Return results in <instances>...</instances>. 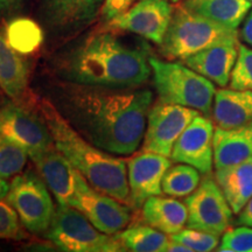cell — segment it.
Segmentation results:
<instances>
[{
  "label": "cell",
  "mask_w": 252,
  "mask_h": 252,
  "mask_svg": "<svg viewBox=\"0 0 252 252\" xmlns=\"http://www.w3.org/2000/svg\"><path fill=\"white\" fill-rule=\"evenodd\" d=\"M64 117L88 141L111 154L134 153L144 139L151 90H112L71 84L62 94Z\"/></svg>",
  "instance_id": "6da1fadb"
},
{
  "label": "cell",
  "mask_w": 252,
  "mask_h": 252,
  "mask_svg": "<svg viewBox=\"0 0 252 252\" xmlns=\"http://www.w3.org/2000/svg\"><path fill=\"white\" fill-rule=\"evenodd\" d=\"M58 72L70 84L125 90L146 83L152 69L146 47L132 46L103 32L71 50L60 63Z\"/></svg>",
  "instance_id": "7a4b0ae2"
},
{
  "label": "cell",
  "mask_w": 252,
  "mask_h": 252,
  "mask_svg": "<svg viewBox=\"0 0 252 252\" xmlns=\"http://www.w3.org/2000/svg\"><path fill=\"white\" fill-rule=\"evenodd\" d=\"M41 111L55 147L91 187L123 203L130 202L125 160L110 156L88 141L50 103L43 100Z\"/></svg>",
  "instance_id": "3957f363"
},
{
  "label": "cell",
  "mask_w": 252,
  "mask_h": 252,
  "mask_svg": "<svg viewBox=\"0 0 252 252\" xmlns=\"http://www.w3.org/2000/svg\"><path fill=\"white\" fill-rule=\"evenodd\" d=\"M153 83L159 100L197 110L212 117L216 89L214 82L179 62L150 58Z\"/></svg>",
  "instance_id": "277c9868"
},
{
  "label": "cell",
  "mask_w": 252,
  "mask_h": 252,
  "mask_svg": "<svg viewBox=\"0 0 252 252\" xmlns=\"http://www.w3.org/2000/svg\"><path fill=\"white\" fill-rule=\"evenodd\" d=\"M235 33H238L237 30L214 23L180 4L173 11L171 24L160 45V52L168 60L185 61L189 56Z\"/></svg>",
  "instance_id": "5b68a950"
},
{
  "label": "cell",
  "mask_w": 252,
  "mask_h": 252,
  "mask_svg": "<svg viewBox=\"0 0 252 252\" xmlns=\"http://www.w3.org/2000/svg\"><path fill=\"white\" fill-rule=\"evenodd\" d=\"M47 238L68 252L123 251L121 241L99 231L80 210L71 206H60L55 210Z\"/></svg>",
  "instance_id": "8992f818"
},
{
  "label": "cell",
  "mask_w": 252,
  "mask_h": 252,
  "mask_svg": "<svg viewBox=\"0 0 252 252\" xmlns=\"http://www.w3.org/2000/svg\"><path fill=\"white\" fill-rule=\"evenodd\" d=\"M6 198L28 231L37 235L48 231L55 214L54 203L46 182L35 172L15 176Z\"/></svg>",
  "instance_id": "52a82bcc"
},
{
  "label": "cell",
  "mask_w": 252,
  "mask_h": 252,
  "mask_svg": "<svg viewBox=\"0 0 252 252\" xmlns=\"http://www.w3.org/2000/svg\"><path fill=\"white\" fill-rule=\"evenodd\" d=\"M185 203L188 209L187 228L220 237L232 224L234 212L212 173L206 174Z\"/></svg>",
  "instance_id": "ba28073f"
},
{
  "label": "cell",
  "mask_w": 252,
  "mask_h": 252,
  "mask_svg": "<svg viewBox=\"0 0 252 252\" xmlns=\"http://www.w3.org/2000/svg\"><path fill=\"white\" fill-rule=\"evenodd\" d=\"M69 206L76 208L99 231L115 235L127 226L131 210L117 198L96 190L88 185L81 173H77L76 189Z\"/></svg>",
  "instance_id": "9c48e42d"
},
{
  "label": "cell",
  "mask_w": 252,
  "mask_h": 252,
  "mask_svg": "<svg viewBox=\"0 0 252 252\" xmlns=\"http://www.w3.org/2000/svg\"><path fill=\"white\" fill-rule=\"evenodd\" d=\"M200 113L197 110L159 100L147 116L143 152L171 157L175 141Z\"/></svg>",
  "instance_id": "30bf717a"
},
{
  "label": "cell",
  "mask_w": 252,
  "mask_h": 252,
  "mask_svg": "<svg viewBox=\"0 0 252 252\" xmlns=\"http://www.w3.org/2000/svg\"><path fill=\"white\" fill-rule=\"evenodd\" d=\"M0 135L23 146L30 156L54 146L45 118L14 102L0 105Z\"/></svg>",
  "instance_id": "8fae6325"
},
{
  "label": "cell",
  "mask_w": 252,
  "mask_h": 252,
  "mask_svg": "<svg viewBox=\"0 0 252 252\" xmlns=\"http://www.w3.org/2000/svg\"><path fill=\"white\" fill-rule=\"evenodd\" d=\"M173 11L168 0H139L109 21L108 26L111 30L137 34L160 46L171 24Z\"/></svg>",
  "instance_id": "7c38bea8"
},
{
  "label": "cell",
  "mask_w": 252,
  "mask_h": 252,
  "mask_svg": "<svg viewBox=\"0 0 252 252\" xmlns=\"http://www.w3.org/2000/svg\"><path fill=\"white\" fill-rule=\"evenodd\" d=\"M214 132L213 122L200 113L175 141L172 161L193 166L203 175L210 174L214 167Z\"/></svg>",
  "instance_id": "4fadbf2b"
},
{
  "label": "cell",
  "mask_w": 252,
  "mask_h": 252,
  "mask_svg": "<svg viewBox=\"0 0 252 252\" xmlns=\"http://www.w3.org/2000/svg\"><path fill=\"white\" fill-rule=\"evenodd\" d=\"M172 160L161 154L141 152L127 162V179L132 208L139 209L147 198L162 193V179Z\"/></svg>",
  "instance_id": "5bb4252c"
},
{
  "label": "cell",
  "mask_w": 252,
  "mask_h": 252,
  "mask_svg": "<svg viewBox=\"0 0 252 252\" xmlns=\"http://www.w3.org/2000/svg\"><path fill=\"white\" fill-rule=\"evenodd\" d=\"M238 33L185 60V64L220 88L229 84L238 56Z\"/></svg>",
  "instance_id": "9a60e30c"
},
{
  "label": "cell",
  "mask_w": 252,
  "mask_h": 252,
  "mask_svg": "<svg viewBox=\"0 0 252 252\" xmlns=\"http://www.w3.org/2000/svg\"><path fill=\"white\" fill-rule=\"evenodd\" d=\"M60 206H69L76 189L77 171L55 145L30 156Z\"/></svg>",
  "instance_id": "2e32d148"
},
{
  "label": "cell",
  "mask_w": 252,
  "mask_h": 252,
  "mask_svg": "<svg viewBox=\"0 0 252 252\" xmlns=\"http://www.w3.org/2000/svg\"><path fill=\"white\" fill-rule=\"evenodd\" d=\"M104 0H40L42 18L49 27L74 32L91 23L100 12Z\"/></svg>",
  "instance_id": "e0dca14e"
},
{
  "label": "cell",
  "mask_w": 252,
  "mask_h": 252,
  "mask_svg": "<svg viewBox=\"0 0 252 252\" xmlns=\"http://www.w3.org/2000/svg\"><path fill=\"white\" fill-rule=\"evenodd\" d=\"M214 166L226 168L252 158V124L236 128L216 127L214 132Z\"/></svg>",
  "instance_id": "ac0fdd59"
},
{
  "label": "cell",
  "mask_w": 252,
  "mask_h": 252,
  "mask_svg": "<svg viewBox=\"0 0 252 252\" xmlns=\"http://www.w3.org/2000/svg\"><path fill=\"white\" fill-rule=\"evenodd\" d=\"M213 121L220 128L252 124V91L220 89L214 97Z\"/></svg>",
  "instance_id": "d6986e66"
},
{
  "label": "cell",
  "mask_w": 252,
  "mask_h": 252,
  "mask_svg": "<svg viewBox=\"0 0 252 252\" xmlns=\"http://www.w3.org/2000/svg\"><path fill=\"white\" fill-rule=\"evenodd\" d=\"M141 208L143 222L166 235H174L187 224V206L172 196H151L145 201Z\"/></svg>",
  "instance_id": "ffe728a7"
},
{
  "label": "cell",
  "mask_w": 252,
  "mask_h": 252,
  "mask_svg": "<svg viewBox=\"0 0 252 252\" xmlns=\"http://www.w3.org/2000/svg\"><path fill=\"white\" fill-rule=\"evenodd\" d=\"M215 179L234 214H239L252 196V158L238 165L216 169Z\"/></svg>",
  "instance_id": "44dd1931"
},
{
  "label": "cell",
  "mask_w": 252,
  "mask_h": 252,
  "mask_svg": "<svg viewBox=\"0 0 252 252\" xmlns=\"http://www.w3.org/2000/svg\"><path fill=\"white\" fill-rule=\"evenodd\" d=\"M185 7L222 26L237 30L252 7L250 0H185Z\"/></svg>",
  "instance_id": "7402d4cb"
},
{
  "label": "cell",
  "mask_w": 252,
  "mask_h": 252,
  "mask_svg": "<svg viewBox=\"0 0 252 252\" xmlns=\"http://www.w3.org/2000/svg\"><path fill=\"white\" fill-rule=\"evenodd\" d=\"M28 67L20 54L0 33V89L12 99H20L28 86Z\"/></svg>",
  "instance_id": "603a6c76"
},
{
  "label": "cell",
  "mask_w": 252,
  "mask_h": 252,
  "mask_svg": "<svg viewBox=\"0 0 252 252\" xmlns=\"http://www.w3.org/2000/svg\"><path fill=\"white\" fill-rule=\"evenodd\" d=\"M123 247L134 252H163L169 237L149 224H133L116 235Z\"/></svg>",
  "instance_id": "cb8c5ba5"
},
{
  "label": "cell",
  "mask_w": 252,
  "mask_h": 252,
  "mask_svg": "<svg viewBox=\"0 0 252 252\" xmlns=\"http://www.w3.org/2000/svg\"><path fill=\"white\" fill-rule=\"evenodd\" d=\"M6 39L19 54L30 55L43 42V32L35 21L28 18H17L6 27Z\"/></svg>",
  "instance_id": "d4e9b609"
},
{
  "label": "cell",
  "mask_w": 252,
  "mask_h": 252,
  "mask_svg": "<svg viewBox=\"0 0 252 252\" xmlns=\"http://www.w3.org/2000/svg\"><path fill=\"white\" fill-rule=\"evenodd\" d=\"M200 172L187 163L171 166L162 179V193L172 197H187L198 187Z\"/></svg>",
  "instance_id": "484cf974"
},
{
  "label": "cell",
  "mask_w": 252,
  "mask_h": 252,
  "mask_svg": "<svg viewBox=\"0 0 252 252\" xmlns=\"http://www.w3.org/2000/svg\"><path fill=\"white\" fill-rule=\"evenodd\" d=\"M28 157L23 146L0 135V176L11 178L23 172Z\"/></svg>",
  "instance_id": "4316f807"
},
{
  "label": "cell",
  "mask_w": 252,
  "mask_h": 252,
  "mask_svg": "<svg viewBox=\"0 0 252 252\" xmlns=\"http://www.w3.org/2000/svg\"><path fill=\"white\" fill-rule=\"evenodd\" d=\"M229 86L231 89L252 91V49L244 43L238 46V56Z\"/></svg>",
  "instance_id": "83f0119b"
},
{
  "label": "cell",
  "mask_w": 252,
  "mask_h": 252,
  "mask_svg": "<svg viewBox=\"0 0 252 252\" xmlns=\"http://www.w3.org/2000/svg\"><path fill=\"white\" fill-rule=\"evenodd\" d=\"M172 241L186 245L191 252H210L216 250L220 244V236L196 229H182L181 231L169 236Z\"/></svg>",
  "instance_id": "f1b7e54d"
},
{
  "label": "cell",
  "mask_w": 252,
  "mask_h": 252,
  "mask_svg": "<svg viewBox=\"0 0 252 252\" xmlns=\"http://www.w3.org/2000/svg\"><path fill=\"white\" fill-rule=\"evenodd\" d=\"M216 251L220 252H252V226L239 225L229 228L220 238Z\"/></svg>",
  "instance_id": "f546056e"
},
{
  "label": "cell",
  "mask_w": 252,
  "mask_h": 252,
  "mask_svg": "<svg viewBox=\"0 0 252 252\" xmlns=\"http://www.w3.org/2000/svg\"><path fill=\"white\" fill-rule=\"evenodd\" d=\"M19 215L8 202L0 201V239H20L23 237Z\"/></svg>",
  "instance_id": "4dcf8cb0"
},
{
  "label": "cell",
  "mask_w": 252,
  "mask_h": 252,
  "mask_svg": "<svg viewBox=\"0 0 252 252\" xmlns=\"http://www.w3.org/2000/svg\"><path fill=\"white\" fill-rule=\"evenodd\" d=\"M134 1L135 0H104L102 8H100V15L104 21L109 23L112 19L127 11Z\"/></svg>",
  "instance_id": "1f68e13d"
},
{
  "label": "cell",
  "mask_w": 252,
  "mask_h": 252,
  "mask_svg": "<svg viewBox=\"0 0 252 252\" xmlns=\"http://www.w3.org/2000/svg\"><path fill=\"white\" fill-rule=\"evenodd\" d=\"M235 223L238 225L252 226V196L241 210V213L238 214V219L236 220Z\"/></svg>",
  "instance_id": "d6a6232c"
},
{
  "label": "cell",
  "mask_w": 252,
  "mask_h": 252,
  "mask_svg": "<svg viewBox=\"0 0 252 252\" xmlns=\"http://www.w3.org/2000/svg\"><path fill=\"white\" fill-rule=\"evenodd\" d=\"M242 40L247 43L248 46L252 47V11L248 14V17L244 19L243 27H242L241 32H239Z\"/></svg>",
  "instance_id": "836d02e7"
},
{
  "label": "cell",
  "mask_w": 252,
  "mask_h": 252,
  "mask_svg": "<svg viewBox=\"0 0 252 252\" xmlns=\"http://www.w3.org/2000/svg\"><path fill=\"white\" fill-rule=\"evenodd\" d=\"M21 0H0V14L8 13L20 5Z\"/></svg>",
  "instance_id": "e575fe53"
},
{
  "label": "cell",
  "mask_w": 252,
  "mask_h": 252,
  "mask_svg": "<svg viewBox=\"0 0 252 252\" xmlns=\"http://www.w3.org/2000/svg\"><path fill=\"white\" fill-rule=\"evenodd\" d=\"M166 251H171V252H191V250L188 247H186V245L179 243V242L172 241L171 238H169V243H168V247H167V249H166Z\"/></svg>",
  "instance_id": "d590c367"
},
{
  "label": "cell",
  "mask_w": 252,
  "mask_h": 252,
  "mask_svg": "<svg viewBox=\"0 0 252 252\" xmlns=\"http://www.w3.org/2000/svg\"><path fill=\"white\" fill-rule=\"evenodd\" d=\"M9 188H11V185H8V182L5 180V178L0 176V201L7 197Z\"/></svg>",
  "instance_id": "8d00e7d4"
},
{
  "label": "cell",
  "mask_w": 252,
  "mask_h": 252,
  "mask_svg": "<svg viewBox=\"0 0 252 252\" xmlns=\"http://www.w3.org/2000/svg\"><path fill=\"white\" fill-rule=\"evenodd\" d=\"M172 2H174V4H179V2L182 1V0H171Z\"/></svg>",
  "instance_id": "74e56055"
},
{
  "label": "cell",
  "mask_w": 252,
  "mask_h": 252,
  "mask_svg": "<svg viewBox=\"0 0 252 252\" xmlns=\"http://www.w3.org/2000/svg\"><path fill=\"white\" fill-rule=\"evenodd\" d=\"M250 1H252V0H250Z\"/></svg>",
  "instance_id": "f35d334b"
}]
</instances>
